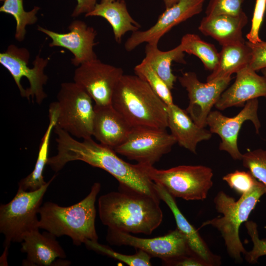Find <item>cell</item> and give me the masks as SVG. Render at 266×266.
<instances>
[{
  "instance_id": "1",
  "label": "cell",
  "mask_w": 266,
  "mask_h": 266,
  "mask_svg": "<svg viewBox=\"0 0 266 266\" xmlns=\"http://www.w3.org/2000/svg\"><path fill=\"white\" fill-rule=\"evenodd\" d=\"M54 131L57 135V153L49 158L47 165L55 172L69 162L81 161L107 171L117 179L119 185L159 198L155 183L137 164L125 162L113 149L96 142L92 137L80 141L58 127L55 126Z\"/></svg>"
},
{
  "instance_id": "31",
  "label": "cell",
  "mask_w": 266,
  "mask_h": 266,
  "mask_svg": "<svg viewBox=\"0 0 266 266\" xmlns=\"http://www.w3.org/2000/svg\"><path fill=\"white\" fill-rule=\"evenodd\" d=\"M241 161L243 166L264 185L266 190V150L248 151L242 155Z\"/></svg>"
},
{
  "instance_id": "10",
  "label": "cell",
  "mask_w": 266,
  "mask_h": 266,
  "mask_svg": "<svg viewBox=\"0 0 266 266\" xmlns=\"http://www.w3.org/2000/svg\"><path fill=\"white\" fill-rule=\"evenodd\" d=\"M175 143V138L166 130L133 127L125 141L114 150L137 164L153 166Z\"/></svg>"
},
{
  "instance_id": "29",
  "label": "cell",
  "mask_w": 266,
  "mask_h": 266,
  "mask_svg": "<svg viewBox=\"0 0 266 266\" xmlns=\"http://www.w3.org/2000/svg\"><path fill=\"white\" fill-rule=\"evenodd\" d=\"M134 72L136 75L145 81L167 105L174 103L171 90L146 61L143 59L140 64L135 66Z\"/></svg>"
},
{
  "instance_id": "11",
  "label": "cell",
  "mask_w": 266,
  "mask_h": 266,
  "mask_svg": "<svg viewBox=\"0 0 266 266\" xmlns=\"http://www.w3.org/2000/svg\"><path fill=\"white\" fill-rule=\"evenodd\" d=\"M106 239L113 245L130 246L142 250L151 257L160 258L167 265L179 257L194 254L185 236L177 228L164 236L151 238L108 229Z\"/></svg>"
},
{
  "instance_id": "39",
  "label": "cell",
  "mask_w": 266,
  "mask_h": 266,
  "mask_svg": "<svg viewBox=\"0 0 266 266\" xmlns=\"http://www.w3.org/2000/svg\"><path fill=\"white\" fill-rule=\"evenodd\" d=\"M180 0H163L166 8H169L177 3Z\"/></svg>"
},
{
  "instance_id": "12",
  "label": "cell",
  "mask_w": 266,
  "mask_h": 266,
  "mask_svg": "<svg viewBox=\"0 0 266 266\" xmlns=\"http://www.w3.org/2000/svg\"><path fill=\"white\" fill-rule=\"evenodd\" d=\"M123 74L121 67L97 58L77 66L73 81L90 95L95 105H105L111 104L114 90Z\"/></svg>"
},
{
  "instance_id": "19",
  "label": "cell",
  "mask_w": 266,
  "mask_h": 266,
  "mask_svg": "<svg viewBox=\"0 0 266 266\" xmlns=\"http://www.w3.org/2000/svg\"><path fill=\"white\" fill-rule=\"evenodd\" d=\"M39 230L27 233L22 241L21 251L27 254L22 265L57 266V259L65 258V251L55 235L47 231L41 233Z\"/></svg>"
},
{
  "instance_id": "5",
  "label": "cell",
  "mask_w": 266,
  "mask_h": 266,
  "mask_svg": "<svg viewBox=\"0 0 266 266\" xmlns=\"http://www.w3.org/2000/svg\"><path fill=\"white\" fill-rule=\"evenodd\" d=\"M266 192L264 185L259 181L249 193L234 199L222 191H219L214 199L216 210L223 214L204 222L201 226L210 225L217 229L224 240L229 256L237 262L242 261V255L246 251L241 242L239 230L241 225L247 221L260 198Z\"/></svg>"
},
{
  "instance_id": "40",
  "label": "cell",
  "mask_w": 266,
  "mask_h": 266,
  "mask_svg": "<svg viewBox=\"0 0 266 266\" xmlns=\"http://www.w3.org/2000/svg\"><path fill=\"white\" fill-rule=\"evenodd\" d=\"M8 248L5 247L4 249V251L2 255V257L0 258V266H5L7 265V263L6 262V256L8 252Z\"/></svg>"
},
{
  "instance_id": "26",
  "label": "cell",
  "mask_w": 266,
  "mask_h": 266,
  "mask_svg": "<svg viewBox=\"0 0 266 266\" xmlns=\"http://www.w3.org/2000/svg\"><path fill=\"white\" fill-rule=\"evenodd\" d=\"M184 53L180 44L170 50L163 51L159 49L158 44L147 43L143 60L149 64L169 88L172 90L177 77L172 72L171 63L175 62L186 64Z\"/></svg>"
},
{
  "instance_id": "3",
  "label": "cell",
  "mask_w": 266,
  "mask_h": 266,
  "mask_svg": "<svg viewBox=\"0 0 266 266\" xmlns=\"http://www.w3.org/2000/svg\"><path fill=\"white\" fill-rule=\"evenodd\" d=\"M111 105L132 127L168 128V105L135 74L122 76L114 90Z\"/></svg>"
},
{
  "instance_id": "14",
  "label": "cell",
  "mask_w": 266,
  "mask_h": 266,
  "mask_svg": "<svg viewBox=\"0 0 266 266\" xmlns=\"http://www.w3.org/2000/svg\"><path fill=\"white\" fill-rule=\"evenodd\" d=\"M259 102L257 99L246 102L243 108L235 116L227 117L218 110L211 111L207 118V125L212 133L221 138L219 149L227 152L235 160H241L242 154L237 146V138L243 124L250 121L257 133H259L261 123L258 118Z\"/></svg>"
},
{
  "instance_id": "13",
  "label": "cell",
  "mask_w": 266,
  "mask_h": 266,
  "mask_svg": "<svg viewBox=\"0 0 266 266\" xmlns=\"http://www.w3.org/2000/svg\"><path fill=\"white\" fill-rule=\"evenodd\" d=\"M178 79L188 93L189 102L186 111L197 125L205 128L212 107L226 89L231 77L202 83L198 79L195 72H186Z\"/></svg>"
},
{
  "instance_id": "41",
  "label": "cell",
  "mask_w": 266,
  "mask_h": 266,
  "mask_svg": "<svg viewBox=\"0 0 266 266\" xmlns=\"http://www.w3.org/2000/svg\"><path fill=\"white\" fill-rule=\"evenodd\" d=\"M263 75L266 78V68L261 69Z\"/></svg>"
},
{
  "instance_id": "25",
  "label": "cell",
  "mask_w": 266,
  "mask_h": 266,
  "mask_svg": "<svg viewBox=\"0 0 266 266\" xmlns=\"http://www.w3.org/2000/svg\"><path fill=\"white\" fill-rule=\"evenodd\" d=\"M251 58V50L246 41L222 46L218 63L206 81L231 77L249 65Z\"/></svg>"
},
{
  "instance_id": "20",
  "label": "cell",
  "mask_w": 266,
  "mask_h": 266,
  "mask_svg": "<svg viewBox=\"0 0 266 266\" xmlns=\"http://www.w3.org/2000/svg\"><path fill=\"white\" fill-rule=\"evenodd\" d=\"M167 123L176 142L194 154L198 144L212 136L210 131L197 125L185 110L174 103L167 106Z\"/></svg>"
},
{
  "instance_id": "33",
  "label": "cell",
  "mask_w": 266,
  "mask_h": 266,
  "mask_svg": "<svg viewBox=\"0 0 266 266\" xmlns=\"http://www.w3.org/2000/svg\"><path fill=\"white\" fill-rule=\"evenodd\" d=\"M245 226L253 244L252 250L244 255L245 258L249 264H255L260 257L266 255V239L259 238L258 226L255 222L247 221Z\"/></svg>"
},
{
  "instance_id": "37",
  "label": "cell",
  "mask_w": 266,
  "mask_h": 266,
  "mask_svg": "<svg viewBox=\"0 0 266 266\" xmlns=\"http://www.w3.org/2000/svg\"><path fill=\"white\" fill-rule=\"evenodd\" d=\"M169 265L177 266H209L202 259L194 254H191L179 257Z\"/></svg>"
},
{
  "instance_id": "23",
  "label": "cell",
  "mask_w": 266,
  "mask_h": 266,
  "mask_svg": "<svg viewBox=\"0 0 266 266\" xmlns=\"http://www.w3.org/2000/svg\"><path fill=\"white\" fill-rule=\"evenodd\" d=\"M85 16L105 19L111 26L114 38L118 43L121 42L126 33L138 31L141 27L130 14L125 0L97 3L94 9Z\"/></svg>"
},
{
  "instance_id": "21",
  "label": "cell",
  "mask_w": 266,
  "mask_h": 266,
  "mask_svg": "<svg viewBox=\"0 0 266 266\" xmlns=\"http://www.w3.org/2000/svg\"><path fill=\"white\" fill-rule=\"evenodd\" d=\"M247 22L248 17L244 11L238 15H206L198 29L203 34L213 38L222 46L245 42L242 29Z\"/></svg>"
},
{
  "instance_id": "6",
  "label": "cell",
  "mask_w": 266,
  "mask_h": 266,
  "mask_svg": "<svg viewBox=\"0 0 266 266\" xmlns=\"http://www.w3.org/2000/svg\"><path fill=\"white\" fill-rule=\"evenodd\" d=\"M56 175L38 190L26 191L18 188L9 202L0 206V232L4 236V246L11 242H22L31 232L39 229V214L43 197Z\"/></svg>"
},
{
  "instance_id": "24",
  "label": "cell",
  "mask_w": 266,
  "mask_h": 266,
  "mask_svg": "<svg viewBox=\"0 0 266 266\" xmlns=\"http://www.w3.org/2000/svg\"><path fill=\"white\" fill-rule=\"evenodd\" d=\"M57 108L55 101L52 102L49 108V124L41 139L37 159L33 170L18 183V188L26 191H33L39 189L45 182L43 175V171L47 165L50 138L52 131L57 124Z\"/></svg>"
},
{
  "instance_id": "35",
  "label": "cell",
  "mask_w": 266,
  "mask_h": 266,
  "mask_svg": "<svg viewBox=\"0 0 266 266\" xmlns=\"http://www.w3.org/2000/svg\"><path fill=\"white\" fill-rule=\"evenodd\" d=\"M266 11V0H256L251 21V28L249 32L246 35L248 41L252 43H257L262 41L259 36V32Z\"/></svg>"
},
{
  "instance_id": "42",
  "label": "cell",
  "mask_w": 266,
  "mask_h": 266,
  "mask_svg": "<svg viewBox=\"0 0 266 266\" xmlns=\"http://www.w3.org/2000/svg\"><path fill=\"white\" fill-rule=\"evenodd\" d=\"M115 0H101V2L113 1Z\"/></svg>"
},
{
  "instance_id": "27",
  "label": "cell",
  "mask_w": 266,
  "mask_h": 266,
  "mask_svg": "<svg viewBox=\"0 0 266 266\" xmlns=\"http://www.w3.org/2000/svg\"><path fill=\"white\" fill-rule=\"evenodd\" d=\"M179 44L185 53L198 57L205 69L212 71L215 68L219 61V53L214 45L202 40L194 33L185 34Z\"/></svg>"
},
{
  "instance_id": "7",
  "label": "cell",
  "mask_w": 266,
  "mask_h": 266,
  "mask_svg": "<svg viewBox=\"0 0 266 266\" xmlns=\"http://www.w3.org/2000/svg\"><path fill=\"white\" fill-rule=\"evenodd\" d=\"M137 164L152 181L161 185L174 198L202 200L213 186V170L206 166L182 165L158 169L153 166Z\"/></svg>"
},
{
  "instance_id": "28",
  "label": "cell",
  "mask_w": 266,
  "mask_h": 266,
  "mask_svg": "<svg viewBox=\"0 0 266 266\" xmlns=\"http://www.w3.org/2000/svg\"><path fill=\"white\" fill-rule=\"evenodd\" d=\"M3 1L0 11L11 15L16 21L15 38L19 42L24 40L27 33L26 27L35 24L37 21L36 14L39 9L34 6L30 11L25 10L23 0H0Z\"/></svg>"
},
{
  "instance_id": "32",
  "label": "cell",
  "mask_w": 266,
  "mask_h": 266,
  "mask_svg": "<svg viewBox=\"0 0 266 266\" xmlns=\"http://www.w3.org/2000/svg\"><path fill=\"white\" fill-rule=\"evenodd\" d=\"M229 187L240 196L251 192L259 181L250 171L235 170L223 177Z\"/></svg>"
},
{
  "instance_id": "4",
  "label": "cell",
  "mask_w": 266,
  "mask_h": 266,
  "mask_svg": "<svg viewBox=\"0 0 266 266\" xmlns=\"http://www.w3.org/2000/svg\"><path fill=\"white\" fill-rule=\"evenodd\" d=\"M101 188L99 182L92 186L89 194L78 203L64 207L47 201L39 212V228L57 237L66 235L74 245L79 246L87 240L97 241L95 227V202Z\"/></svg>"
},
{
  "instance_id": "9",
  "label": "cell",
  "mask_w": 266,
  "mask_h": 266,
  "mask_svg": "<svg viewBox=\"0 0 266 266\" xmlns=\"http://www.w3.org/2000/svg\"><path fill=\"white\" fill-rule=\"evenodd\" d=\"M30 59L27 49L14 44L9 45L5 51L0 53V64L10 73L21 96L40 104L47 97L44 86L48 77L44 69L50 58L41 57L39 53L33 62L32 67L28 66Z\"/></svg>"
},
{
  "instance_id": "18",
  "label": "cell",
  "mask_w": 266,
  "mask_h": 266,
  "mask_svg": "<svg viewBox=\"0 0 266 266\" xmlns=\"http://www.w3.org/2000/svg\"><path fill=\"white\" fill-rule=\"evenodd\" d=\"M93 136L114 150L128 137L132 127L111 104L94 105Z\"/></svg>"
},
{
  "instance_id": "22",
  "label": "cell",
  "mask_w": 266,
  "mask_h": 266,
  "mask_svg": "<svg viewBox=\"0 0 266 266\" xmlns=\"http://www.w3.org/2000/svg\"><path fill=\"white\" fill-rule=\"evenodd\" d=\"M155 189L160 200H163L171 211L177 228L185 236L192 253L204 261L209 266L221 265L220 257L213 254L210 251L198 231L189 222L179 210L175 198L158 184H155Z\"/></svg>"
},
{
  "instance_id": "17",
  "label": "cell",
  "mask_w": 266,
  "mask_h": 266,
  "mask_svg": "<svg viewBox=\"0 0 266 266\" xmlns=\"http://www.w3.org/2000/svg\"><path fill=\"white\" fill-rule=\"evenodd\" d=\"M261 97H266V78L248 65L236 73L234 83L223 92L215 106L223 110Z\"/></svg>"
},
{
  "instance_id": "8",
  "label": "cell",
  "mask_w": 266,
  "mask_h": 266,
  "mask_svg": "<svg viewBox=\"0 0 266 266\" xmlns=\"http://www.w3.org/2000/svg\"><path fill=\"white\" fill-rule=\"evenodd\" d=\"M57 99L56 126L78 138L92 137L95 109L90 95L74 81L63 82Z\"/></svg>"
},
{
  "instance_id": "30",
  "label": "cell",
  "mask_w": 266,
  "mask_h": 266,
  "mask_svg": "<svg viewBox=\"0 0 266 266\" xmlns=\"http://www.w3.org/2000/svg\"><path fill=\"white\" fill-rule=\"evenodd\" d=\"M84 244L89 249L124 263L130 266H150L152 257L140 249L133 255H126L117 252L107 246L99 243L98 241L87 240Z\"/></svg>"
},
{
  "instance_id": "34",
  "label": "cell",
  "mask_w": 266,
  "mask_h": 266,
  "mask_svg": "<svg viewBox=\"0 0 266 266\" xmlns=\"http://www.w3.org/2000/svg\"><path fill=\"white\" fill-rule=\"evenodd\" d=\"M244 0H209L206 8V15H239L243 11L242 5Z\"/></svg>"
},
{
  "instance_id": "16",
  "label": "cell",
  "mask_w": 266,
  "mask_h": 266,
  "mask_svg": "<svg viewBox=\"0 0 266 266\" xmlns=\"http://www.w3.org/2000/svg\"><path fill=\"white\" fill-rule=\"evenodd\" d=\"M68 28L69 31L66 33L55 32L40 26L37 30L51 38L50 47H61L69 50L73 56L71 62L74 66L97 59L94 51L97 44L96 30L79 20L72 21Z\"/></svg>"
},
{
  "instance_id": "38",
  "label": "cell",
  "mask_w": 266,
  "mask_h": 266,
  "mask_svg": "<svg viewBox=\"0 0 266 266\" xmlns=\"http://www.w3.org/2000/svg\"><path fill=\"white\" fill-rule=\"evenodd\" d=\"M77 4L71 14L73 17H76L80 15L85 14L91 12L97 3V0H76Z\"/></svg>"
},
{
  "instance_id": "36",
  "label": "cell",
  "mask_w": 266,
  "mask_h": 266,
  "mask_svg": "<svg viewBox=\"0 0 266 266\" xmlns=\"http://www.w3.org/2000/svg\"><path fill=\"white\" fill-rule=\"evenodd\" d=\"M251 50L252 58L249 66L255 71L266 68V41L257 43L246 41Z\"/></svg>"
},
{
  "instance_id": "2",
  "label": "cell",
  "mask_w": 266,
  "mask_h": 266,
  "mask_svg": "<svg viewBox=\"0 0 266 266\" xmlns=\"http://www.w3.org/2000/svg\"><path fill=\"white\" fill-rule=\"evenodd\" d=\"M160 201L159 198L119 185L118 191L99 198V217L108 229L149 235L163 220Z\"/></svg>"
},
{
  "instance_id": "15",
  "label": "cell",
  "mask_w": 266,
  "mask_h": 266,
  "mask_svg": "<svg viewBox=\"0 0 266 266\" xmlns=\"http://www.w3.org/2000/svg\"><path fill=\"white\" fill-rule=\"evenodd\" d=\"M205 0H180L166 10L156 23L145 31L133 32L127 39L124 47L128 52L146 42L158 44L160 39L173 27L200 13Z\"/></svg>"
}]
</instances>
